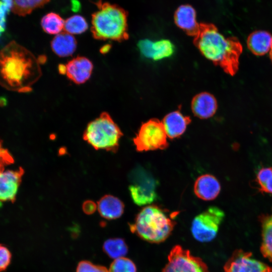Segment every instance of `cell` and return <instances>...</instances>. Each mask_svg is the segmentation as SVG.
<instances>
[{
  "instance_id": "obj_1",
  "label": "cell",
  "mask_w": 272,
  "mask_h": 272,
  "mask_svg": "<svg viewBox=\"0 0 272 272\" xmlns=\"http://www.w3.org/2000/svg\"><path fill=\"white\" fill-rule=\"evenodd\" d=\"M41 69L34 54L15 41L0 50V85L10 91L27 93L40 78Z\"/></svg>"
},
{
  "instance_id": "obj_2",
  "label": "cell",
  "mask_w": 272,
  "mask_h": 272,
  "mask_svg": "<svg viewBox=\"0 0 272 272\" xmlns=\"http://www.w3.org/2000/svg\"><path fill=\"white\" fill-rule=\"evenodd\" d=\"M194 43L201 54L227 74L234 76L239 68L242 46L235 37H225L213 25H202Z\"/></svg>"
},
{
  "instance_id": "obj_3",
  "label": "cell",
  "mask_w": 272,
  "mask_h": 272,
  "mask_svg": "<svg viewBox=\"0 0 272 272\" xmlns=\"http://www.w3.org/2000/svg\"><path fill=\"white\" fill-rule=\"evenodd\" d=\"M176 222L167 211L155 205L143 208L129 224L130 231L152 243L166 240L171 234Z\"/></svg>"
},
{
  "instance_id": "obj_4",
  "label": "cell",
  "mask_w": 272,
  "mask_h": 272,
  "mask_svg": "<svg viewBox=\"0 0 272 272\" xmlns=\"http://www.w3.org/2000/svg\"><path fill=\"white\" fill-rule=\"evenodd\" d=\"M92 14L91 31L97 40L122 41L128 37L127 15L119 6L98 0Z\"/></svg>"
},
{
  "instance_id": "obj_5",
  "label": "cell",
  "mask_w": 272,
  "mask_h": 272,
  "mask_svg": "<svg viewBox=\"0 0 272 272\" xmlns=\"http://www.w3.org/2000/svg\"><path fill=\"white\" fill-rule=\"evenodd\" d=\"M122 135L120 129L109 114L103 112L87 124L83 137L96 150L115 153Z\"/></svg>"
},
{
  "instance_id": "obj_6",
  "label": "cell",
  "mask_w": 272,
  "mask_h": 272,
  "mask_svg": "<svg viewBox=\"0 0 272 272\" xmlns=\"http://www.w3.org/2000/svg\"><path fill=\"white\" fill-rule=\"evenodd\" d=\"M128 189L133 202L140 206L149 205L158 197V182L150 172L142 167L134 168L129 175Z\"/></svg>"
},
{
  "instance_id": "obj_7",
  "label": "cell",
  "mask_w": 272,
  "mask_h": 272,
  "mask_svg": "<svg viewBox=\"0 0 272 272\" xmlns=\"http://www.w3.org/2000/svg\"><path fill=\"white\" fill-rule=\"evenodd\" d=\"M133 142L138 152L164 150L169 146L163 124L157 119L144 123Z\"/></svg>"
},
{
  "instance_id": "obj_8",
  "label": "cell",
  "mask_w": 272,
  "mask_h": 272,
  "mask_svg": "<svg viewBox=\"0 0 272 272\" xmlns=\"http://www.w3.org/2000/svg\"><path fill=\"white\" fill-rule=\"evenodd\" d=\"M224 217V212L221 209L209 207L193 219L191 227L193 237L202 243L212 241L216 237Z\"/></svg>"
},
{
  "instance_id": "obj_9",
  "label": "cell",
  "mask_w": 272,
  "mask_h": 272,
  "mask_svg": "<svg viewBox=\"0 0 272 272\" xmlns=\"http://www.w3.org/2000/svg\"><path fill=\"white\" fill-rule=\"evenodd\" d=\"M161 272H209L206 263L198 257L179 245L174 246L168 255V262Z\"/></svg>"
},
{
  "instance_id": "obj_10",
  "label": "cell",
  "mask_w": 272,
  "mask_h": 272,
  "mask_svg": "<svg viewBox=\"0 0 272 272\" xmlns=\"http://www.w3.org/2000/svg\"><path fill=\"white\" fill-rule=\"evenodd\" d=\"M5 166L0 164V204L15 201L24 174L22 167L13 170L6 169Z\"/></svg>"
},
{
  "instance_id": "obj_11",
  "label": "cell",
  "mask_w": 272,
  "mask_h": 272,
  "mask_svg": "<svg viewBox=\"0 0 272 272\" xmlns=\"http://www.w3.org/2000/svg\"><path fill=\"white\" fill-rule=\"evenodd\" d=\"M268 266L253 258L249 252L235 251L225 263L224 272H264Z\"/></svg>"
},
{
  "instance_id": "obj_12",
  "label": "cell",
  "mask_w": 272,
  "mask_h": 272,
  "mask_svg": "<svg viewBox=\"0 0 272 272\" xmlns=\"http://www.w3.org/2000/svg\"><path fill=\"white\" fill-rule=\"evenodd\" d=\"M67 77L76 84H82L90 78L93 69L91 61L84 56H78L64 65Z\"/></svg>"
},
{
  "instance_id": "obj_13",
  "label": "cell",
  "mask_w": 272,
  "mask_h": 272,
  "mask_svg": "<svg viewBox=\"0 0 272 272\" xmlns=\"http://www.w3.org/2000/svg\"><path fill=\"white\" fill-rule=\"evenodd\" d=\"M139 47L142 54L148 58L159 60L170 56L174 52V46L168 40L156 41L145 39L139 43Z\"/></svg>"
},
{
  "instance_id": "obj_14",
  "label": "cell",
  "mask_w": 272,
  "mask_h": 272,
  "mask_svg": "<svg viewBox=\"0 0 272 272\" xmlns=\"http://www.w3.org/2000/svg\"><path fill=\"white\" fill-rule=\"evenodd\" d=\"M195 194L204 200L215 199L221 191V185L218 179L211 174H204L196 180L193 187Z\"/></svg>"
},
{
  "instance_id": "obj_15",
  "label": "cell",
  "mask_w": 272,
  "mask_h": 272,
  "mask_svg": "<svg viewBox=\"0 0 272 272\" xmlns=\"http://www.w3.org/2000/svg\"><path fill=\"white\" fill-rule=\"evenodd\" d=\"M174 19L176 25L187 34L195 36L198 33L200 26L197 21L196 12L191 6H180L175 12Z\"/></svg>"
},
{
  "instance_id": "obj_16",
  "label": "cell",
  "mask_w": 272,
  "mask_h": 272,
  "mask_svg": "<svg viewBox=\"0 0 272 272\" xmlns=\"http://www.w3.org/2000/svg\"><path fill=\"white\" fill-rule=\"evenodd\" d=\"M190 122L188 116L183 115L178 110L168 113L162 121L167 137L170 139L181 136Z\"/></svg>"
},
{
  "instance_id": "obj_17",
  "label": "cell",
  "mask_w": 272,
  "mask_h": 272,
  "mask_svg": "<svg viewBox=\"0 0 272 272\" xmlns=\"http://www.w3.org/2000/svg\"><path fill=\"white\" fill-rule=\"evenodd\" d=\"M217 109V102L211 94L202 92L195 96L191 101V109L194 114L201 119L214 115Z\"/></svg>"
},
{
  "instance_id": "obj_18",
  "label": "cell",
  "mask_w": 272,
  "mask_h": 272,
  "mask_svg": "<svg viewBox=\"0 0 272 272\" xmlns=\"http://www.w3.org/2000/svg\"><path fill=\"white\" fill-rule=\"evenodd\" d=\"M97 209L100 216L107 220H115L123 213L124 205L118 198L107 194L102 196L97 203Z\"/></svg>"
},
{
  "instance_id": "obj_19",
  "label": "cell",
  "mask_w": 272,
  "mask_h": 272,
  "mask_svg": "<svg viewBox=\"0 0 272 272\" xmlns=\"http://www.w3.org/2000/svg\"><path fill=\"white\" fill-rule=\"evenodd\" d=\"M272 36L267 31L258 30L251 33L247 39L249 50L254 55L261 56L269 51Z\"/></svg>"
},
{
  "instance_id": "obj_20",
  "label": "cell",
  "mask_w": 272,
  "mask_h": 272,
  "mask_svg": "<svg viewBox=\"0 0 272 272\" xmlns=\"http://www.w3.org/2000/svg\"><path fill=\"white\" fill-rule=\"evenodd\" d=\"M77 44V41L73 35L64 32L54 36L51 41V48L58 56L67 57L75 52Z\"/></svg>"
},
{
  "instance_id": "obj_21",
  "label": "cell",
  "mask_w": 272,
  "mask_h": 272,
  "mask_svg": "<svg viewBox=\"0 0 272 272\" xmlns=\"http://www.w3.org/2000/svg\"><path fill=\"white\" fill-rule=\"evenodd\" d=\"M262 241L260 251L263 256L272 262V209L270 213L259 216Z\"/></svg>"
},
{
  "instance_id": "obj_22",
  "label": "cell",
  "mask_w": 272,
  "mask_h": 272,
  "mask_svg": "<svg viewBox=\"0 0 272 272\" xmlns=\"http://www.w3.org/2000/svg\"><path fill=\"white\" fill-rule=\"evenodd\" d=\"M50 0H11V11L20 16H25L37 9L42 8Z\"/></svg>"
},
{
  "instance_id": "obj_23",
  "label": "cell",
  "mask_w": 272,
  "mask_h": 272,
  "mask_svg": "<svg viewBox=\"0 0 272 272\" xmlns=\"http://www.w3.org/2000/svg\"><path fill=\"white\" fill-rule=\"evenodd\" d=\"M40 24L43 30L47 34L57 35L63 30L64 20L57 13L50 12L42 18Z\"/></svg>"
},
{
  "instance_id": "obj_24",
  "label": "cell",
  "mask_w": 272,
  "mask_h": 272,
  "mask_svg": "<svg viewBox=\"0 0 272 272\" xmlns=\"http://www.w3.org/2000/svg\"><path fill=\"white\" fill-rule=\"evenodd\" d=\"M103 250L109 257L115 259L124 257L128 252V247L123 239L110 238L104 242Z\"/></svg>"
},
{
  "instance_id": "obj_25",
  "label": "cell",
  "mask_w": 272,
  "mask_h": 272,
  "mask_svg": "<svg viewBox=\"0 0 272 272\" xmlns=\"http://www.w3.org/2000/svg\"><path fill=\"white\" fill-rule=\"evenodd\" d=\"M255 181L259 192L272 194V167L260 168L256 174Z\"/></svg>"
},
{
  "instance_id": "obj_26",
  "label": "cell",
  "mask_w": 272,
  "mask_h": 272,
  "mask_svg": "<svg viewBox=\"0 0 272 272\" xmlns=\"http://www.w3.org/2000/svg\"><path fill=\"white\" fill-rule=\"evenodd\" d=\"M88 24L84 17L80 15H73L64 21L63 30L71 35L80 34L85 32Z\"/></svg>"
},
{
  "instance_id": "obj_27",
  "label": "cell",
  "mask_w": 272,
  "mask_h": 272,
  "mask_svg": "<svg viewBox=\"0 0 272 272\" xmlns=\"http://www.w3.org/2000/svg\"><path fill=\"white\" fill-rule=\"evenodd\" d=\"M108 270L109 272H137V267L131 259L122 257L114 259Z\"/></svg>"
},
{
  "instance_id": "obj_28",
  "label": "cell",
  "mask_w": 272,
  "mask_h": 272,
  "mask_svg": "<svg viewBox=\"0 0 272 272\" xmlns=\"http://www.w3.org/2000/svg\"><path fill=\"white\" fill-rule=\"evenodd\" d=\"M76 272H109L105 266L93 264L87 260L81 261L78 264Z\"/></svg>"
},
{
  "instance_id": "obj_29",
  "label": "cell",
  "mask_w": 272,
  "mask_h": 272,
  "mask_svg": "<svg viewBox=\"0 0 272 272\" xmlns=\"http://www.w3.org/2000/svg\"><path fill=\"white\" fill-rule=\"evenodd\" d=\"M12 255L10 249L0 243V272L5 271L11 263Z\"/></svg>"
},
{
  "instance_id": "obj_30",
  "label": "cell",
  "mask_w": 272,
  "mask_h": 272,
  "mask_svg": "<svg viewBox=\"0 0 272 272\" xmlns=\"http://www.w3.org/2000/svg\"><path fill=\"white\" fill-rule=\"evenodd\" d=\"M11 8V0L0 1V33L4 31L7 15Z\"/></svg>"
},
{
  "instance_id": "obj_31",
  "label": "cell",
  "mask_w": 272,
  "mask_h": 272,
  "mask_svg": "<svg viewBox=\"0 0 272 272\" xmlns=\"http://www.w3.org/2000/svg\"><path fill=\"white\" fill-rule=\"evenodd\" d=\"M14 162L13 156L8 150L3 147L2 141L0 140V164L7 166Z\"/></svg>"
},
{
  "instance_id": "obj_32",
  "label": "cell",
  "mask_w": 272,
  "mask_h": 272,
  "mask_svg": "<svg viewBox=\"0 0 272 272\" xmlns=\"http://www.w3.org/2000/svg\"><path fill=\"white\" fill-rule=\"evenodd\" d=\"M82 209L85 214L91 215L95 212L97 205L93 201L87 200L83 203Z\"/></svg>"
},
{
  "instance_id": "obj_33",
  "label": "cell",
  "mask_w": 272,
  "mask_h": 272,
  "mask_svg": "<svg viewBox=\"0 0 272 272\" xmlns=\"http://www.w3.org/2000/svg\"><path fill=\"white\" fill-rule=\"evenodd\" d=\"M269 56H270V58L272 61V43H271V47H270V50H269Z\"/></svg>"
},
{
  "instance_id": "obj_34",
  "label": "cell",
  "mask_w": 272,
  "mask_h": 272,
  "mask_svg": "<svg viewBox=\"0 0 272 272\" xmlns=\"http://www.w3.org/2000/svg\"><path fill=\"white\" fill-rule=\"evenodd\" d=\"M264 272H272V267L268 266Z\"/></svg>"
}]
</instances>
